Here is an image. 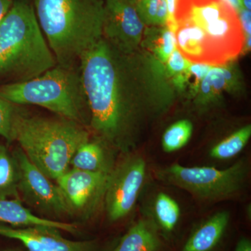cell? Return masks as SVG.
I'll return each mask as SVG.
<instances>
[{
    "instance_id": "obj_1",
    "label": "cell",
    "mask_w": 251,
    "mask_h": 251,
    "mask_svg": "<svg viewBox=\"0 0 251 251\" xmlns=\"http://www.w3.org/2000/svg\"><path fill=\"white\" fill-rule=\"evenodd\" d=\"M176 49L191 63L226 65L244 49L239 14L227 0H176Z\"/></svg>"
},
{
    "instance_id": "obj_2",
    "label": "cell",
    "mask_w": 251,
    "mask_h": 251,
    "mask_svg": "<svg viewBox=\"0 0 251 251\" xmlns=\"http://www.w3.org/2000/svg\"><path fill=\"white\" fill-rule=\"evenodd\" d=\"M123 53L102 38L79 63L89 110L90 126L112 148L126 151L130 112L125 92Z\"/></svg>"
},
{
    "instance_id": "obj_3",
    "label": "cell",
    "mask_w": 251,
    "mask_h": 251,
    "mask_svg": "<svg viewBox=\"0 0 251 251\" xmlns=\"http://www.w3.org/2000/svg\"><path fill=\"white\" fill-rule=\"evenodd\" d=\"M105 0H33L38 22L57 64L77 67L102 39Z\"/></svg>"
},
{
    "instance_id": "obj_4",
    "label": "cell",
    "mask_w": 251,
    "mask_h": 251,
    "mask_svg": "<svg viewBox=\"0 0 251 251\" xmlns=\"http://www.w3.org/2000/svg\"><path fill=\"white\" fill-rule=\"evenodd\" d=\"M57 64L32 4L14 1L0 21V77L9 83L25 82Z\"/></svg>"
},
{
    "instance_id": "obj_5",
    "label": "cell",
    "mask_w": 251,
    "mask_h": 251,
    "mask_svg": "<svg viewBox=\"0 0 251 251\" xmlns=\"http://www.w3.org/2000/svg\"><path fill=\"white\" fill-rule=\"evenodd\" d=\"M13 134L31 163L55 180L70 169L74 155L90 139L85 126L60 117L33 116L21 108L15 117Z\"/></svg>"
},
{
    "instance_id": "obj_6",
    "label": "cell",
    "mask_w": 251,
    "mask_h": 251,
    "mask_svg": "<svg viewBox=\"0 0 251 251\" xmlns=\"http://www.w3.org/2000/svg\"><path fill=\"white\" fill-rule=\"evenodd\" d=\"M0 96L18 105H34L90 126V115L80 67H55L25 82L0 86Z\"/></svg>"
},
{
    "instance_id": "obj_7",
    "label": "cell",
    "mask_w": 251,
    "mask_h": 251,
    "mask_svg": "<svg viewBox=\"0 0 251 251\" xmlns=\"http://www.w3.org/2000/svg\"><path fill=\"white\" fill-rule=\"evenodd\" d=\"M249 169V161L243 158L221 170L174 163L157 168L154 176L164 184L184 190L198 201L215 203L239 196L247 184Z\"/></svg>"
},
{
    "instance_id": "obj_8",
    "label": "cell",
    "mask_w": 251,
    "mask_h": 251,
    "mask_svg": "<svg viewBox=\"0 0 251 251\" xmlns=\"http://www.w3.org/2000/svg\"><path fill=\"white\" fill-rule=\"evenodd\" d=\"M148 173L146 160L138 153H129L115 164L104 199L109 222H122L131 214L146 184Z\"/></svg>"
},
{
    "instance_id": "obj_9",
    "label": "cell",
    "mask_w": 251,
    "mask_h": 251,
    "mask_svg": "<svg viewBox=\"0 0 251 251\" xmlns=\"http://www.w3.org/2000/svg\"><path fill=\"white\" fill-rule=\"evenodd\" d=\"M19 170L18 192L29 205L52 218L72 216L57 184L40 171L21 148L13 153Z\"/></svg>"
},
{
    "instance_id": "obj_10",
    "label": "cell",
    "mask_w": 251,
    "mask_h": 251,
    "mask_svg": "<svg viewBox=\"0 0 251 251\" xmlns=\"http://www.w3.org/2000/svg\"><path fill=\"white\" fill-rule=\"evenodd\" d=\"M110 174L71 168L56 179L72 216L90 219L104 203Z\"/></svg>"
},
{
    "instance_id": "obj_11",
    "label": "cell",
    "mask_w": 251,
    "mask_h": 251,
    "mask_svg": "<svg viewBox=\"0 0 251 251\" xmlns=\"http://www.w3.org/2000/svg\"><path fill=\"white\" fill-rule=\"evenodd\" d=\"M145 26L132 0H105L102 38L122 53L134 52L143 41Z\"/></svg>"
},
{
    "instance_id": "obj_12",
    "label": "cell",
    "mask_w": 251,
    "mask_h": 251,
    "mask_svg": "<svg viewBox=\"0 0 251 251\" xmlns=\"http://www.w3.org/2000/svg\"><path fill=\"white\" fill-rule=\"evenodd\" d=\"M0 236L22 243L27 251H104L98 239L72 241L48 226L16 227L0 224Z\"/></svg>"
},
{
    "instance_id": "obj_13",
    "label": "cell",
    "mask_w": 251,
    "mask_h": 251,
    "mask_svg": "<svg viewBox=\"0 0 251 251\" xmlns=\"http://www.w3.org/2000/svg\"><path fill=\"white\" fill-rule=\"evenodd\" d=\"M230 214L219 211L196 225L178 251H224L230 228Z\"/></svg>"
},
{
    "instance_id": "obj_14",
    "label": "cell",
    "mask_w": 251,
    "mask_h": 251,
    "mask_svg": "<svg viewBox=\"0 0 251 251\" xmlns=\"http://www.w3.org/2000/svg\"><path fill=\"white\" fill-rule=\"evenodd\" d=\"M110 251H173L171 246L149 216L140 218Z\"/></svg>"
},
{
    "instance_id": "obj_15",
    "label": "cell",
    "mask_w": 251,
    "mask_h": 251,
    "mask_svg": "<svg viewBox=\"0 0 251 251\" xmlns=\"http://www.w3.org/2000/svg\"><path fill=\"white\" fill-rule=\"evenodd\" d=\"M0 224L16 227L48 226L74 234L77 233L79 230L75 224L54 221L35 215L29 209L23 205L21 199L16 198L0 199Z\"/></svg>"
},
{
    "instance_id": "obj_16",
    "label": "cell",
    "mask_w": 251,
    "mask_h": 251,
    "mask_svg": "<svg viewBox=\"0 0 251 251\" xmlns=\"http://www.w3.org/2000/svg\"><path fill=\"white\" fill-rule=\"evenodd\" d=\"M156 224L163 238L173 250L179 238L181 211L179 203L165 192L155 195L151 203V214L148 216Z\"/></svg>"
},
{
    "instance_id": "obj_17",
    "label": "cell",
    "mask_w": 251,
    "mask_h": 251,
    "mask_svg": "<svg viewBox=\"0 0 251 251\" xmlns=\"http://www.w3.org/2000/svg\"><path fill=\"white\" fill-rule=\"evenodd\" d=\"M109 148L111 147L99 138H90L77 150L70 166L80 171L110 174L116 163Z\"/></svg>"
},
{
    "instance_id": "obj_18",
    "label": "cell",
    "mask_w": 251,
    "mask_h": 251,
    "mask_svg": "<svg viewBox=\"0 0 251 251\" xmlns=\"http://www.w3.org/2000/svg\"><path fill=\"white\" fill-rule=\"evenodd\" d=\"M234 82L235 75L229 68L226 65L213 67L200 85L196 96L198 103H211L224 91L231 88Z\"/></svg>"
},
{
    "instance_id": "obj_19",
    "label": "cell",
    "mask_w": 251,
    "mask_h": 251,
    "mask_svg": "<svg viewBox=\"0 0 251 251\" xmlns=\"http://www.w3.org/2000/svg\"><path fill=\"white\" fill-rule=\"evenodd\" d=\"M144 36L149 50L160 62L165 64L176 49L174 31L167 25L149 27Z\"/></svg>"
},
{
    "instance_id": "obj_20",
    "label": "cell",
    "mask_w": 251,
    "mask_h": 251,
    "mask_svg": "<svg viewBox=\"0 0 251 251\" xmlns=\"http://www.w3.org/2000/svg\"><path fill=\"white\" fill-rule=\"evenodd\" d=\"M19 170L16 158L4 145H0V199H20Z\"/></svg>"
},
{
    "instance_id": "obj_21",
    "label": "cell",
    "mask_w": 251,
    "mask_h": 251,
    "mask_svg": "<svg viewBox=\"0 0 251 251\" xmlns=\"http://www.w3.org/2000/svg\"><path fill=\"white\" fill-rule=\"evenodd\" d=\"M251 136V125L244 126L214 145L209 151V156L218 161L231 159L242 152Z\"/></svg>"
},
{
    "instance_id": "obj_22",
    "label": "cell",
    "mask_w": 251,
    "mask_h": 251,
    "mask_svg": "<svg viewBox=\"0 0 251 251\" xmlns=\"http://www.w3.org/2000/svg\"><path fill=\"white\" fill-rule=\"evenodd\" d=\"M193 126L188 120H181L170 126L162 136L163 151L173 153L186 146L192 136Z\"/></svg>"
},
{
    "instance_id": "obj_23",
    "label": "cell",
    "mask_w": 251,
    "mask_h": 251,
    "mask_svg": "<svg viewBox=\"0 0 251 251\" xmlns=\"http://www.w3.org/2000/svg\"><path fill=\"white\" fill-rule=\"evenodd\" d=\"M142 22L148 27L166 25L168 7L166 0H133Z\"/></svg>"
},
{
    "instance_id": "obj_24",
    "label": "cell",
    "mask_w": 251,
    "mask_h": 251,
    "mask_svg": "<svg viewBox=\"0 0 251 251\" xmlns=\"http://www.w3.org/2000/svg\"><path fill=\"white\" fill-rule=\"evenodd\" d=\"M191 64L176 49L165 63L167 74L171 77L176 87L184 88Z\"/></svg>"
},
{
    "instance_id": "obj_25",
    "label": "cell",
    "mask_w": 251,
    "mask_h": 251,
    "mask_svg": "<svg viewBox=\"0 0 251 251\" xmlns=\"http://www.w3.org/2000/svg\"><path fill=\"white\" fill-rule=\"evenodd\" d=\"M19 110L18 105L0 96V135L10 143L14 141L13 127Z\"/></svg>"
},
{
    "instance_id": "obj_26",
    "label": "cell",
    "mask_w": 251,
    "mask_h": 251,
    "mask_svg": "<svg viewBox=\"0 0 251 251\" xmlns=\"http://www.w3.org/2000/svg\"><path fill=\"white\" fill-rule=\"evenodd\" d=\"M212 67L208 64L191 63L185 87H189L193 97H196L202 79Z\"/></svg>"
},
{
    "instance_id": "obj_27",
    "label": "cell",
    "mask_w": 251,
    "mask_h": 251,
    "mask_svg": "<svg viewBox=\"0 0 251 251\" xmlns=\"http://www.w3.org/2000/svg\"><path fill=\"white\" fill-rule=\"evenodd\" d=\"M238 14L245 38L251 37V11L242 8L238 11Z\"/></svg>"
},
{
    "instance_id": "obj_28",
    "label": "cell",
    "mask_w": 251,
    "mask_h": 251,
    "mask_svg": "<svg viewBox=\"0 0 251 251\" xmlns=\"http://www.w3.org/2000/svg\"><path fill=\"white\" fill-rule=\"evenodd\" d=\"M232 251H251V240L247 236H241L235 243Z\"/></svg>"
},
{
    "instance_id": "obj_29",
    "label": "cell",
    "mask_w": 251,
    "mask_h": 251,
    "mask_svg": "<svg viewBox=\"0 0 251 251\" xmlns=\"http://www.w3.org/2000/svg\"><path fill=\"white\" fill-rule=\"evenodd\" d=\"M13 2H14V0H0V21L6 14Z\"/></svg>"
},
{
    "instance_id": "obj_30",
    "label": "cell",
    "mask_w": 251,
    "mask_h": 251,
    "mask_svg": "<svg viewBox=\"0 0 251 251\" xmlns=\"http://www.w3.org/2000/svg\"><path fill=\"white\" fill-rule=\"evenodd\" d=\"M240 3L243 9L251 11V0H240Z\"/></svg>"
},
{
    "instance_id": "obj_31",
    "label": "cell",
    "mask_w": 251,
    "mask_h": 251,
    "mask_svg": "<svg viewBox=\"0 0 251 251\" xmlns=\"http://www.w3.org/2000/svg\"><path fill=\"white\" fill-rule=\"evenodd\" d=\"M2 251H23V250H21V249H6V250H4Z\"/></svg>"
},
{
    "instance_id": "obj_32",
    "label": "cell",
    "mask_w": 251,
    "mask_h": 251,
    "mask_svg": "<svg viewBox=\"0 0 251 251\" xmlns=\"http://www.w3.org/2000/svg\"><path fill=\"white\" fill-rule=\"evenodd\" d=\"M132 1H133V0H132Z\"/></svg>"
}]
</instances>
